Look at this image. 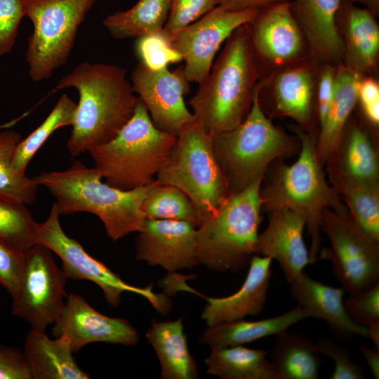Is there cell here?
Segmentation results:
<instances>
[{"label":"cell","instance_id":"6da1fadb","mask_svg":"<svg viewBox=\"0 0 379 379\" xmlns=\"http://www.w3.org/2000/svg\"><path fill=\"white\" fill-rule=\"evenodd\" d=\"M126 74L114 65L83 62L58 82L57 90L79 95L67 144L72 157L112 140L132 117L138 97Z\"/></svg>","mask_w":379,"mask_h":379},{"label":"cell","instance_id":"7a4b0ae2","mask_svg":"<svg viewBox=\"0 0 379 379\" xmlns=\"http://www.w3.org/2000/svg\"><path fill=\"white\" fill-rule=\"evenodd\" d=\"M300 141L298 157L291 165L282 159L274 161L266 171L260 190L262 211L288 208L300 215L310 237V257L314 263L321 243L323 211L340 213L348 211L339 194L326 180L316 153V138L302 128H295Z\"/></svg>","mask_w":379,"mask_h":379},{"label":"cell","instance_id":"3957f363","mask_svg":"<svg viewBox=\"0 0 379 379\" xmlns=\"http://www.w3.org/2000/svg\"><path fill=\"white\" fill-rule=\"evenodd\" d=\"M248 24L235 29L189 105L194 119L210 133L232 130L250 110L258 69Z\"/></svg>","mask_w":379,"mask_h":379},{"label":"cell","instance_id":"277c9868","mask_svg":"<svg viewBox=\"0 0 379 379\" xmlns=\"http://www.w3.org/2000/svg\"><path fill=\"white\" fill-rule=\"evenodd\" d=\"M102 178L95 167L88 168L79 161L65 171L41 172L34 178L53 196L60 215L94 214L114 241L139 232L146 219L142 204L155 180L145 186L123 190L102 182Z\"/></svg>","mask_w":379,"mask_h":379},{"label":"cell","instance_id":"5b68a950","mask_svg":"<svg viewBox=\"0 0 379 379\" xmlns=\"http://www.w3.org/2000/svg\"><path fill=\"white\" fill-rule=\"evenodd\" d=\"M256 87L246 119L234 128L213 134L212 147L230 193L259 179L274 161L300 150V141L276 126L265 115Z\"/></svg>","mask_w":379,"mask_h":379},{"label":"cell","instance_id":"8992f818","mask_svg":"<svg viewBox=\"0 0 379 379\" xmlns=\"http://www.w3.org/2000/svg\"><path fill=\"white\" fill-rule=\"evenodd\" d=\"M176 141V135L158 129L138 97L133 114L112 140L88 152L106 182L130 190L152 182Z\"/></svg>","mask_w":379,"mask_h":379},{"label":"cell","instance_id":"52a82bcc","mask_svg":"<svg viewBox=\"0 0 379 379\" xmlns=\"http://www.w3.org/2000/svg\"><path fill=\"white\" fill-rule=\"evenodd\" d=\"M262 179L231 194L197 227V260L220 272L246 268L253 255L262 221L260 190Z\"/></svg>","mask_w":379,"mask_h":379},{"label":"cell","instance_id":"ba28073f","mask_svg":"<svg viewBox=\"0 0 379 379\" xmlns=\"http://www.w3.org/2000/svg\"><path fill=\"white\" fill-rule=\"evenodd\" d=\"M212 136L195 119L185 124L176 135L175 145L156 178L160 184L182 191L201 222L231 194L213 151Z\"/></svg>","mask_w":379,"mask_h":379},{"label":"cell","instance_id":"9c48e42d","mask_svg":"<svg viewBox=\"0 0 379 379\" xmlns=\"http://www.w3.org/2000/svg\"><path fill=\"white\" fill-rule=\"evenodd\" d=\"M25 16L34 27L26 60L34 82L48 79L65 65L74 48L78 28L97 0H23Z\"/></svg>","mask_w":379,"mask_h":379},{"label":"cell","instance_id":"30bf717a","mask_svg":"<svg viewBox=\"0 0 379 379\" xmlns=\"http://www.w3.org/2000/svg\"><path fill=\"white\" fill-rule=\"evenodd\" d=\"M60 214L53 203L47 219L37 223L36 244L44 245L62 260V271L67 278L88 280L97 284L111 305L117 307L124 292H131L145 298L161 314H166L171 302L163 294L154 293L152 286L137 287L123 281L105 263L90 255L75 239L63 231Z\"/></svg>","mask_w":379,"mask_h":379},{"label":"cell","instance_id":"8fae6325","mask_svg":"<svg viewBox=\"0 0 379 379\" xmlns=\"http://www.w3.org/2000/svg\"><path fill=\"white\" fill-rule=\"evenodd\" d=\"M320 227L331 244L326 254L332 270L349 295L379 280V241L361 229L349 213L324 209Z\"/></svg>","mask_w":379,"mask_h":379},{"label":"cell","instance_id":"7c38bea8","mask_svg":"<svg viewBox=\"0 0 379 379\" xmlns=\"http://www.w3.org/2000/svg\"><path fill=\"white\" fill-rule=\"evenodd\" d=\"M67 279L52 251L36 244L26 253L22 278L12 296V314L27 321L32 328L45 330L62 310Z\"/></svg>","mask_w":379,"mask_h":379},{"label":"cell","instance_id":"4fadbf2b","mask_svg":"<svg viewBox=\"0 0 379 379\" xmlns=\"http://www.w3.org/2000/svg\"><path fill=\"white\" fill-rule=\"evenodd\" d=\"M259 11L256 8L232 11L216 6L180 30L170 42L185 60L187 80L197 83L204 80L221 44L238 27L251 23Z\"/></svg>","mask_w":379,"mask_h":379},{"label":"cell","instance_id":"5bb4252c","mask_svg":"<svg viewBox=\"0 0 379 379\" xmlns=\"http://www.w3.org/2000/svg\"><path fill=\"white\" fill-rule=\"evenodd\" d=\"M131 85L147 108L154 126L161 131L177 135L194 118L184 102L190 91L183 67L173 71L148 69L140 61L131 72Z\"/></svg>","mask_w":379,"mask_h":379},{"label":"cell","instance_id":"9a60e30c","mask_svg":"<svg viewBox=\"0 0 379 379\" xmlns=\"http://www.w3.org/2000/svg\"><path fill=\"white\" fill-rule=\"evenodd\" d=\"M55 338L65 336L72 352L92 343H107L126 346L139 341L135 328L126 319L110 317L93 308L83 297L67 295L62 310L54 323Z\"/></svg>","mask_w":379,"mask_h":379},{"label":"cell","instance_id":"2e32d148","mask_svg":"<svg viewBox=\"0 0 379 379\" xmlns=\"http://www.w3.org/2000/svg\"><path fill=\"white\" fill-rule=\"evenodd\" d=\"M135 238V258L168 271L190 269L197 260V227L181 220L145 219Z\"/></svg>","mask_w":379,"mask_h":379},{"label":"cell","instance_id":"e0dca14e","mask_svg":"<svg viewBox=\"0 0 379 379\" xmlns=\"http://www.w3.org/2000/svg\"><path fill=\"white\" fill-rule=\"evenodd\" d=\"M269 213L268 224L258 234L255 255L275 260L290 283L303 273L307 265L313 263L303 238L305 222L288 208Z\"/></svg>","mask_w":379,"mask_h":379},{"label":"cell","instance_id":"ac0fdd59","mask_svg":"<svg viewBox=\"0 0 379 379\" xmlns=\"http://www.w3.org/2000/svg\"><path fill=\"white\" fill-rule=\"evenodd\" d=\"M272 260L268 257L253 255L242 286L227 297H206L183 283L178 288L193 292L208 301L201 313V318L208 326L243 319L259 314L265 307L270 286Z\"/></svg>","mask_w":379,"mask_h":379},{"label":"cell","instance_id":"d6986e66","mask_svg":"<svg viewBox=\"0 0 379 379\" xmlns=\"http://www.w3.org/2000/svg\"><path fill=\"white\" fill-rule=\"evenodd\" d=\"M325 166L334 190L347 184L379 185L376 142L356 124H347Z\"/></svg>","mask_w":379,"mask_h":379},{"label":"cell","instance_id":"ffe728a7","mask_svg":"<svg viewBox=\"0 0 379 379\" xmlns=\"http://www.w3.org/2000/svg\"><path fill=\"white\" fill-rule=\"evenodd\" d=\"M254 52L274 64L296 58L302 50V36L289 2L260 9L248 24Z\"/></svg>","mask_w":379,"mask_h":379},{"label":"cell","instance_id":"44dd1931","mask_svg":"<svg viewBox=\"0 0 379 379\" xmlns=\"http://www.w3.org/2000/svg\"><path fill=\"white\" fill-rule=\"evenodd\" d=\"M289 284L292 297L307 317L325 321L336 338L347 342L356 335L367 338V328L355 324L345 311L343 288L328 286L304 272Z\"/></svg>","mask_w":379,"mask_h":379},{"label":"cell","instance_id":"7402d4cb","mask_svg":"<svg viewBox=\"0 0 379 379\" xmlns=\"http://www.w3.org/2000/svg\"><path fill=\"white\" fill-rule=\"evenodd\" d=\"M342 0H291L290 8L305 34L313 55L320 60H335L345 53L336 22Z\"/></svg>","mask_w":379,"mask_h":379},{"label":"cell","instance_id":"603a6c76","mask_svg":"<svg viewBox=\"0 0 379 379\" xmlns=\"http://www.w3.org/2000/svg\"><path fill=\"white\" fill-rule=\"evenodd\" d=\"M375 15L350 0H342L336 22L344 32L347 66L360 74L375 64L379 51V27Z\"/></svg>","mask_w":379,"mask_h":379},{"label":"cell","instance_id":"cb8c5ba5","mask_svg":"<svg viewBox=\"0 0 379 379\" xmlns=\"http://www.w3.org/2000/svg\"><path fill=\"white\" fill-rule=\"evenodd\" d=\"M24 354L34 379H87L89 375L76 363L68 339H51L45 330L32 328L27 335Z\"/></svg>","mask_w":379,"mask_h":379},{"label":"cell","instance_id":"d4e9b609","mask_svg":"<svg viewBox=\"0 0 379 379\" xmlns=\"http://www.w3.org/2000/svg\"><path fill=\"white\" fill-rule=\"evenodd\" d=\"M360 74L340 64L335 69V92L324 123L316 138V153L324 167L337 146L349 118L358 102Z\"/></svg>","mask_w":379,"mask_h":379},{"label":"cell","instance_id":"484cf974","mask_svg":"<svg viewBox=\"0 0 379 379\" xmlns=\"http://www.w3.org/2000/svg\"><path fill=\"white\" fill-rule=\"evenodd\" d=\"M146 336L159 358L161 378H197V361L189 351L182 319L153 321Z\"/></svg>","mask_w":379,"mask_h":379},{"label":"cell","instance_id":"4316f807","mask_svg":"<svg viewBox=\"0 0 379 379\" xmlns=\"http://www.w3.org/2000/svg\"><path fill=\"white\" fill-rule=\"evenodd\" d=\"M307 318L306 312L298 305L282 314L258 321L243 319L209 326L201 335L199 343L210 347L244 345L265 337L277 335Z\"/></svg>","mask_w":379,"mask_h":379},{"label":"cell","instance_id":"83f0119b","mask_svg":"<svg viewBox=\"0 0 379 379\" xmlns=\"http://www.w3.org/2000/svg\"><path fill=\"white\" fill-rule=\"evenodd\" d=\"M276 336L270 354L274 379H317L322 361L316 343L287 330Z\"/></svg>","mask_w":379,"mask_h":379},{"label":"cell","instance_id":"f1b7e54d","mask_svg":"<svg viewBox=\"0 0 379 379\" xmlns=\"http://www.w3.org/2000/svg\"><path fill=\"white\" fill-rule=\"evenodd\" d=\"M267 351L244 345L211 347L207 373L222 379H274Z\"/></svg>","mask_w":379,"mask_h":379},{"label":"cell","instance_id":"f546056e","mask_svg":"<svg viewBox=\"0 0 379 379\" xmlns=\"http://www.w3.org/2000/svg\"><path fill=\"white\" fill-rule=\"evenodd\" d=\"M274 100L277 112L290 117L300 126L310 124L312 114L313 81L310 69L295 67L276 77Z\"/></svg>","mask_w":379,"mask_h":379},{"label":"cell","instance_id":"4dcf8cb0","mask_svg":"<svg viewBox=\"0 0 379 379\" xmlns=\"http://www.w3.org/2000/svg\"><path fill=\"white\" fill-rule=\"evenodd\" d=\"M171 0H138L131 8L107 15L104 27L115 39L161 33L166 22Z\"/></svg>","mask_w":379,"mask_h":379},{"label":"cell","instance_id":"1f68e13d","mask_svg":"<svg viewBox=\"0 0 379 379\" xmlns=\"http://www.w3.org/2000/svg\"><path fill=\"white\" fill-rule=\"evenodd\" d=\"M141 209L146 219L185 221L196 227L201 223L199 214L182 191L170 185L160 184L156 179Z\"/></svg>","mask_w":379,"mask_h":379},{"label":"cell","instance_id":"d6a6232c","mask_svg":"<svg viewBox=\"0 0 379 379\" xmlns=\"http://www.w3.org/2000/svg\"><path fill=\"white\" fill-rule=\"evenodd\" d=\"M76 107L67 94L61 95L45 120L17 144L12 161L15 171L25 173L29 162L48 137L60 128L72 126Z\"/></svg>","mask_w":379,"mask_h":379},{"label":"cell","instance_id":"836d02e7","mask_svg":"<svg viewBox=\"0 0 379 379\" xmlns=\"http://www.w3.org/2000/svg\"><path fill=\"white\" fill-rule=\"evenodd\" d=\"M21 135L14 130L0 132V194L26 205L34 203L39 185L34 178L15 171L12 165Z\"/></svg>","mask_w":379,"mask_h":379},{"label":"cell","instance_id":"e575fe53","mask_svg":"<svg viewBox=\"0 0 379 379\" xmlns=\"http://www.w3.org/2000/svg\"><path fill=\"white\" fill-rule=\"evenodd\" d=\"M335 190L357 224L379 241V185L347 184Z\"/></svg>","mask_w":379,"mask_h":379},{"label":"cell","instance_id":"d590c367","mask_svg":"<svg viewBox=\"0 0 379 379\" xmlns=\"http://www.w3.org/2000/svg\"><path fill=\"white\" fill-rule=\"evenodd\" d=\"M36 225L26 204L0 194V239L27 252L36 244Z\"/></svg>","mask_w":379,"mask_h":379},{"label":"cell","instance_id":"8d00e7d4","mask_svg":"<svg viewBox=\"0 0 379 379\" xmlns=\"http://www.w3.org/2000/svg\"><path fill=\"white\" fill-rule=\"evenodd\" d=\"M135 51L140 62L153 71L163 69L170 63L182 60L163 32L139 37L135 44Z\"/></svg>","mask_w":379,"mask_h":379},{"label":"cell","instance_id":"74e56055","mask_svg":"<svg viewBox=\"0 0 379 379\" xmlns=\"http://www.w3.org/2000/svg\"><path fill=\"white\" fill-rule=\"evenodd\" d=\"M219 0H171L163 33L169 41L182 29L218 5Z\"/></svg>","mask_w":379,"mask_h":379},{"label":"cell","instance_id":"f35d334b","mask_svg":"<svg viewBox=\"0 0 379 379\" xmlns=\"http://www.w3.org/2000/svg\"><path fill=\"white\" fill-rule=\"evenodd\" d=\"M349 317L357 324L368 327L379 323V280L343 300Z\"/></svg>","mask_w":379,"mask_h":379},{"label":"cell","instance_id":"ab89813d","mask_svg":"<svg viewBox=\"0 0 379 379\" xmlns=\"http://www.w3.org/2000/svg\"><path fill=\"white\" fill-rule=\"evenodd\" d=\"M315 343L320 354L326 355L334 362V371L330 379L364 378L361 368L354 362L346 347L327 338H319Z\"/></svg>","mask_w":379,"mask_h":379},{"label":"cell","instance_id":"60d3db41","mask_svg":"<svg viewBox=\"0 0 379 379\" xmlns=\"http://www.w3.org/2000/svg\"><path fill=\"white\" fill-rule=\"evenodd\" d=\"M25 16L23 0H0V56L11 52Z\"/></svg>","mask_w":379,"mask_h":379},{"label":"cell","instance_id":"b9f144b4","mask_svg":"<svg viewBox=\"0 0 379 379\" xmlns=\"http://www.w3.org/2000/svg\"><path fill=\"white\" fill-rule=\"evenodd\" d=\"M26 253L0 239V284L11 296L20 284Z\"/></svg>","mask_w":379,"mask_h":379},{"label":"cell","instance_id":"7bdbcfd3","mask_svg":"<svg viewBox=\"0 0 379 379\" xmlns=\"http://www.w3.org/2000/svg\"><path fill=\"white\" fill-rule=\"evenodd\" d=\"M32 372L24 352L0 346V379H31Z\"/></svg>","mask_w":379,"mask_h":379},{"label":"cell","instance_id":"ee69618b","mask_svg":"<svg viewBox=\"0 0 379 379\" xmlns=\"http://www.w3.org/2000/svg\"><path fill=\"white\" fill-rule=\"evenodd\" d=\"M358 101L364 115L375 128L379 125V86L371 79H361L358 88Z\"/></svg>","mask_w":379,"mask_h":379},{"label":"cell","instance_id":"f6af8a7d","mask_svg":"<svg viewBox=\"0 0 379 379\" xmlns=\"http://www.w3.org/2000/svg\"><path fill=\"white\" fill-rule=\"evenodd\" d=\"M335 69L327 66L321 72L317 92V113L320 126L324 123L335 92Z\"/></svg>","mask_w":379,"mask_h":379},{"label":"cell","instance_id":"bcb514c9","mask_svg":"<svg viewBox=\"0 0 379 379\" xmlns=\"http://www.w3.org/2000/svg\"><path fill=\"white\" fill-rule=\"evenodd\" d=\"M291 0H219L218 6L232 11H240L251 8L262 9L270 6L290 2Z\"/></svg>","mask_w":379,"mask_h":379},{"label":"cell","instance_id":"7dc6e473","mask_svg":"<svg viewBox=\"0 0 379 379\" xmlns=\"http://www.w3.org/2000/svg\"><path fill=\"white\" fill-rule=\"evenodd\" d=\"M360 350L375 379L379 378V348L371 349L363 344Z\"/></svg>","mask_w":379,"mask_h":379},{"label":"cell","instance_id":"c3c4849f","mask_svg":"<svg viewBox=\"0 0 379 379\" xmlns=\"http://www.w3.org/2000/svg\"><path fill=\"white\" fill-rule=\"evenodd\" d=\"M367 328V338L374 344V347L379 348V323L370 325Z\"/></svg>","mask_w":379,"mask_h":379},{"label":"cell","instance_id":"681fc988","mask_svg":"<svg viewBox=\"0 0 379 379\" xmlns=\"http://www.w3.org/2000/svg\"><path fill=\"white\" fill-rule=\"evenodd\" d=\"M352 2L357 1L366 6V8L370 10L375 15L378 13L379 10V0H350Z\"/></svg>","mask_w":379,"mask_h":379}]
</instances>
